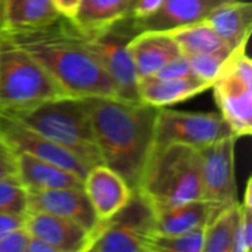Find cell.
Here are the masks:
<instances>
[{
	"label": "cell",
	"mask_w": 252,
	"mask_h": 252,
	"mask_svg": "<svg viewBox=\"0 0 252 252\" xmlns=\"http://www.w3.org/2000/svg\"><path fill=\"white\" fill-rule=\"evenodd\" d=\"M31 236V235H30ZM27 252H56L49 244L43 242L41 239L37 238H30V242L27 245Z\"/></svg>",
	"instance_id": "e575fe53"
},
{
	"label": "cell",
	"mask_w": 252,
	"mask_h": 252,
	"mask_svg": "<svg viewBox=\"0 0 252 252\" xmlns=\"http://www.w3.org/2000/svg\"><path fill=\"white\" fill-rule=\"evenodd\" d=\"M134 190L152 213L202 199L199 151L177 143L154 148Z\"/></svg>",
	"instance_id": "3957f363"
},
{
	"label": "cell",
	"mask_w": 252,
	"mask_h": 252,
	"mask_svg": "<svg viewBox=\"0 0 252 252\" xmlns=\"http://www.w3.org/2000/svg\"><path fill=\"white\" fill-rule=\"evenodd\" d=\"M18 154L0 137V180L18 174Z\"/></svg>",
	"instance_id": "4dcf8cb0"
},
{
	"label": "cell",
	"mask_w": 252,
	"mask_h": 252,
	"mask_svg": "<svg viewBox=\"0 0 252 252\" xmlns=\"http://www.w3.org/2000/svg\"><path fill=\"white\" fill-rule=\"evenodd\" d=\"M28 210V189L18 174L0 180V214L25 216Z\"/></svg>",
	"instance_id": "484cf974"
},
{
	"label": "cell",
	"mask_w": 252,
	"mask_h": 252,
	"mask_svg": "<svg viewBox=\"0 0 252 252\" xmlns=\"http://www.w3.org/2000/svg\"><path fill=\"white\" fill-rule=\"evenodd\" d=\"M84 192L100 221L114 217L133 196V189L105 164L90 167L84 177Z\"/></svg>",
	"instance_id": "4fadbf2b"
},
{
	"label": "cell",
	"mask_w": 252,
	"mask_h": 252,
	"mask_svg": "<svg viewBox=\"0 0 252 252\" xmlns=\"http://www.w3.org/2000/svg\"><path fill=\"white\" fill-rule=\"evenodd\" d=\"M134 34L136 32L131 28L130 18L121 21L105 32L96 35L83 34L84 44L94 55L115 84L118 99L124 100H140L137 93L139 77L127 47Z\"/></svg>",
	"instance_id": "9c48e42d"
},
{
	"label": "cell",
	"mask_w": 252,
	"mask_h": 252,
	"mask_svg": "<svg viewBox=\"0 0 252 252\" xmlns=\"http://www.w3.org/2000/svg\"><path fill=\"white\" fill-rule=\"evenodd\" d=\"M18 177L28 190H52L84 188V180L56 164L28 154H18Z\"/></svg>",
	"instance_id": "ac0fdd59"
},
{
	"label": "cell",
	"mask_w": 252,
	"mask_h": 252,
	"mask_svg": "<svg viewBox=\"0 0 252 252\" xmlns=\"http://www.w3.org/2000/svg\"><path fill=\"white\" fill-rule=\"evenodd\" d=\"M52 3L61 16L72 21L77 15V10L80 7L81 0H52Z\"/></svg>",
	"instance_id": "d6a6232c"
},
{
	"label": "cell",
	"mask_w": 252,
	"mask_h": 252,
	"mask_svg": "<svg viewBox=\"0 0 252 252\" xmlns=\"http://www.w3.org/2000/svg\"><path fill=\"white\" fill-rule=\"evenodd\" d=\"M162 1L164 0H134L128 18L131 21H142V19L154 15L161 7Z\"/></svg>",
	"instance_id": "1f68e13d"
},
{
	"label": "cell",
	"mask_w": 252,
	"mask_h": 252,
	"mask_svg": "<svg viewBox=\"0 0 252 252\" xmlns=\"http://www.w3.org/2000/svg\"><path fill=\"white\" fill-rule=\"evenodd\" d=\"M24 226V216H9V214H0V238L13 230Z\"/></svg>",
	"instance_id": "836d02e7"
},
{
	"label": "cell",
	"mask_w": 252,
	"mask_h": 252,
	"mask_svg": "<svg viewBox=\"0 0 252 252\" xmlns=\"http://www.w3.org/2000/svg\"><path fill=\"white\" fill-rule=\"evenodd\" d=\"M245 50L247 44L230 53L211 86L220 115L236 139L252 134V62Z\"/></svg>",
	"instance_id": "8992f818"
},
{
	"label": "cell",
	"mask_w": 252,
	"mask_h": 252,
	"mask_svg": "<svg viewBox=\"0 0 252 252\" xmlns=\"http://www.w3.org/2000/svg\"><path fill=\"white\" fill-rule=\"evenodd\" d=\"M0 40H1V0H0Z\"/></svg>",
	"instance_id": "d590c367"
},
{
	"label": "cell",
	"mask_w": 252,
	"mask_h": 252,
	"mask_svg": "<svg viewBox=\"0 0 252 252\" xmlns=\"http://www.w3.org/2000/svg\"><path fill=\"white\" fill-rule=\"evenodd\" d=\"M152 210L133 190L131 199L114 217L99 221L90 235L89 252H149Z\"/></svg>",
	"instance_id": "52a82bcc"
},
{
	"label": "cell",
	"mask_w": 252,
	"mask_h": 252,
	"mask_svg": "<svg viewBox=\"0 0 252 252\" xmlns=\"http://www.w3.org/2000/svg\"><path fill=\"white\" fill-rule=\"evenodd\" d=\"M235 143L236 137L229 136L199 151L202 199L220 207L238 202L235 177Z\"/></svg>",
	"instance_id": "30bf717a"
},
{
	"label": "cell",
	"mask_w": 252,
	"mask_h": 252,
	"mask_svg": "<svg viewBox=\"0 0 252 252\" xmlns=\"http://www.w3.org/2000/svg\"><path fill=\"white\" fill-rule=\"evenodd\" d=\"M30 238L24 226L13 229L0 238V252H27Z\"/></svg>",
	"instance_id": "f546056e"
},
{
	"label": "cell",
	"mask_w": 252,
	"mask_h": 252,
	"mask_svg": "<svg viewBox=\"0 0 252 252\" xmlns=\"http://www.w3.org/2000/svg\"><path fill=\"white\" fill-rule=\"evenodd\" d=\"M1 38L32 56L72 97H118L115 84L83 41V34L66 18Z\"/></svg>",
	"instance_id": "6da1fadb"
},
{
	"label": "cell",
	"mask_w": 252,
	"mask_h": 252,
	"mask_svg": "<svg viewBox=\"0 0 252 252\" xmlns=\"http://www.w3.org/2000/svg\"><path fill=\"white\" fill-rule=\"evenodd\" d=\"M232 52L233 50L226 49V50H217V52H202V53L189 55L188 59H189L193 75L213 86V83L219 77L220 71L223 69Z\"/></svg>",
	"instance_id": "4316f807"
},
{
	"label": "cell",
	"mask_w": 252,
	"mask_h": 252,
	"mask_svg": "<svg viewBox=\"0 0 252 252\" xmlns=\"http://www.w3.org/2000/svg\"><path fill=\"white\" fill-rule=\"evenodd\" d=\"M211 89V84L196 77L188 78H157L146 77L137 83L139 99L152 106L165 108L188 100Z\"/></svg>",
	"instance_id": "d6986e66"
},
{
	"label": "cell",
	"mask_w": 252,
	"mask_h": 252,
	"mask_svg": "<svg viewBox=\"0 0 252 252\" xmlns=\"http://www.w3.org/2000/svg\"><path fill=\"white\" fill-rule=\"evenodd\" d=\"M230 0H164L161 7L142 21H131L134 32L167 31L176 27L204 21L216 7Z\"/></svg>",
	"instance_id": "9a60e30c"
},
{
	"label": "cell",
	"mask_w": 252,
	"mask_h": 252,
	"mask_svg": "<svg viewBox=\"0 0 252 252\" xmlns=\"http://www.w3.org/2000/svg\"><path fill=\"white\" fill-rule=\"evenodd\" d=\"M157 78H188L195 77L189 63V59L186 55H179L168 61L155 75Z\"/></svg>",
	"instance_id": "f1b7e54d"
},
{
	"label": "cell",
	"mask_w": 252,
	"mask_h": 252,
	"mask_svg": "<svg viewBox=\"0 0 252 252\" xmlns=\"http://www.w3.org/2000/svg\"><path fill=\"white\" fill-rule=\"evenodd\" d=\"M0 137L16 152L28 154L38 159L56 164L68 171L75 173L83 180L90 167L78 157L44 137L34 128L28 127L21 120L0 112Z\"/></svg>",
	"instance_id": "8fae6325"
},
{
	"label": "cell",
	"mask_w": 252,
	"mask_h": 252,
	"mask_svg": "<svg viewBox=\"0 0 252 252\" xmlns=\"http://www.w3.org/2000/svg\"><path fill=\"white\" fill-rule=\"evenodd\" d=\"M127 47L139 80L155 75L168 61L183 55L167 31L148 30L136 32L130 38Z\"/></svg>",
	"instance_id": "2e32d148"
},
{
	"label": "cell",
	"mask_w": 252,
	"mask_h": 252,
	"mask_svg": "<svg viewBox=\"0 0 252 252\" xmlns=\"http://www.w3.org/2000/svg\"><path fill=\"white\" fill-rule=\"evenodd\" d=\"M204 21L230 49H236L248 44L251 37L252 4L241 0L226 1L216 7Z\"/></svg>",
	"instance_id": "ffe728a7"
},
{
	"label": "cell",
	"mask_w": 252,
	"mask_h": 252,
	"mask_svg": "<svg viewBox=\"0 0 252 252\" xmlns=\"http://www.w3.org/2000/svg\"><path fill=\"white\" fill-rule=\"evenodd\" d=\"M239 201L229 207H224L205 226L202 252H232L239 220Z\"/></svg>",
	"instance_id": "cb8c5ba5"
},
{
	"label": "cell",
	"mask_w": 252,
	"mask_h": 252,
	"mask_svg": "<svg viewBox=\"0 0 252 252\" xmlns=\"http://www.w3.org/2000/svg\"><path fill=\"white\" fill-rule=\"evenodd\" d=\"M55 214L72 220L92 232L99 224V219L84 192V188L28 190V210Z\"/></svg>",
	"instance_id": "7c38bea8"
},
{
	"label": "cell",
	"mask_w": 252,
	"mask_h": 252,
	"mask_svg": "<svg viewBox=\"0 0 252 252\" xmlns=\"http://www.w3.org/2000/svg\"><path fill=\"white\" fill-rule=\"evenodd\" d=\"M25 230L37 239L49 244L56 252H86L90 232L78 223L41 211H27Z\"/></svg>",
	"instance_id": "5bb4252c"
},
{
	"label": "cell",
	"mask_w": 252,
	"mask_h": 252,
	"mask_svg": "<svg viewBox=\"0 0 252 252\" xmlns=\"http://www.w3.org/2000/svg\"><path fill=\"white\" fill-rule=\"evenodd\" d=\"M252 179L247 182L244 201L241 202L232 252H250L252 248Z\"/></svg>",
	"instance_id": "83f0119b"
},
{
	"label": "cell",
	"mask_w": 252,
	"mask_h": 252,
	"mask_svg": "<svg viewBox=\"0 0 252 252\" xmlns=\"http://www.w3.org/2000/svg\"><path fill=\"white\" fill-rule=\"evenodd\" d=\"M15 118L65 148L89 167L102 164L86 97L66 96L49 100Z\"/></svg>",
	"instance_id": "277c9868"
},
{
	"label": "cell",
	"mask_w": 252,
	"mask_h": 252,
	"mask_svg": "<svg viewBox=\"0 0 252 252\" xmlns=\"http://www.w3.org/2000/svg\"><path fill=\"white\" fill-rule=\"evenodd\" d=\"M204 230L205 227L179 235H151L149 252H202Z\"/></svg>",
	"instance_id": "d4e9b609"
},
{
	"label": "cell",
	"mask_w": 252,
	"mask_h": 252,
	"mask_svg": "<svg viewBox=\"0 0 252 252\" xmlns=\"http://www.w3.org/2000/svg\"><path fill=\"white\" fill-rule=\"evenodd\" d=\"M229 136L235 134L226 120L217 112L173 111L165 106L159 108L157 115L154 148L177 143L202 149Z\"/></svg>",
	"instance_id": "ba28073f"
},
{
	"label": "cell",
	"mask_w": 252,
	"mask_h": 252,
	"mask_svg": "<svg viewBox=\"0 0 252 252\" xmlns=\"http://www.w3.org/2000/svg\"><path fill=\"white\" fill-rule=\"evenodd\" d=\"M68 94L25 50L0 40V112L18 117Z\"/></svg>",
	"instance_id": "5b68a950"
},
{
	"label": "cell",
	"mask_w": 252,
	"mask_h": 252,
	"mask_svg": "<svg viewBox=\"0 0 252 252\" xmlns=\"http://www.w3.org/2000/svg\"><path fill=\"white\" fill-rule=\"evenodd\" d=\"M224 207L207 199H196L154 213L151 235H179L205 227Z\"/></svg>",
	"instance_id": "e0dca14e"
},
{
	"label": "cell",
	"mask_w": 252,
	"mask_h": 252,
	"mask_svg": "<svg viewBox=\"0 0 252 252\" xmlns=\"http://www.w3.org/2000/svg\"><path fill=\"white\" fill-rule=\"evenodd\" d=\"M86 100L102 164L117 171L134 190L154 148L159 108L118 97Z\"/></svg>",
	"instance_id": "7a4b0ae2"
},
{
	"label": "cell",
	"mask_w": 252,
	"mask_h": 252,
	"mask_svg": "<svg viewBox=\"0 0 252 252\" xmlns=\"http://www.w3.org/2000/svg\"><path fill=\"white\" fill-rule=\"evenodd\" d=\"M167 32L173 37L180 52L186 56L202 53V52H217V50L230 49L205 21L176 27L167 30Z\"/></svg>",
	"instance_id": "603a6c76"
},
{
	"label": "cell",
	"mask_w": 252,
	"mask_h": 252,
	"mask_svg": "<svg viewBox=\"0 0 252 252\" xmlns=\"http://www.w3.org/2000/svg\"><path fill=\"white\" fill-rule=\"evenodd\" d=\"M59 18L52 0H1V34L43 28Z\"/></svg>",
	"instance_id": "44dd1931"
},
{
	"label": "cell",
	"mask_w": 252,
	"mask_h": 252,
	"mask_svg": "<svg viewBox=\"0 0 252 252\" xmlns=\"http://www.w3.org/2000/svg\"><path fill=\"white\" fill-rule=\"evenodd\" d=\"M134 0H81L71 21L84 35L105 32L130 16Z\"/></svg>",
	"instance_id": "7402d4cb"
}]
</instances>
